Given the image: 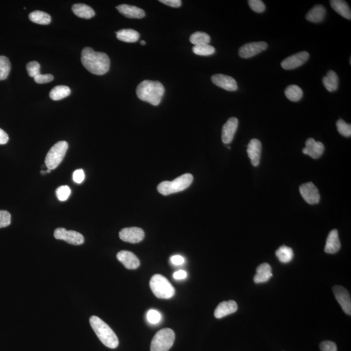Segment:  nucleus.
<instances>
[{
  "label": "nucleus",
  "mask_w": 351,
  "mask_h": 351,
  "mask_svg": "<svg viewBox=\"0 0 351 351\" xmlns=\"http://www.w3.org/2000/svg\"><path fill=\"white\" fill-rule=\"evenodd\" d=\"M210 39H210V35L207 33L197 31L191 35L189 41L195 46H198L208 45L210 43Z\"/></svg>",
  "instance_id": "obj_32"
},
{
  "label": "nucleus",
  "mask_w": 351,
  "mask_h": 351,
  "mask_svg": "<svg viewBox=\"0 0 351 351\" xmlns=\"http://www.w3.org/2000/svg\"><path fill=\"white\" fill-rule=\"evenodd\" d=\"M268 48V44L265 42H254L245 44L239 50V55L241 58L248 59L252 58L264 51Z\"/></svg>",
  "instance_id": "obj_11"
},
{
  "label": "nucleus",
  "mask_w": 351,
  "mask_h": 351,
  "mask_svg": "<svg viewBox=\"0 0 351 351\" xmlns=\"http://www.w3.org/2000/svg\"><path fill=\"white\" fill-rule=\"evenodd\" d=\"M171 262L172 264L175 266H180L184 264L185 259L183 256L180 255H174L171 258Z\"/></svg>",
  "instance_id": "obj_45"
},
{
  "label": "nucleus",
  "mask_w": 351,
  "mask_h": 351,
  "mask_svg": "<svg viewBox=\"0 0 351 351\" xmlns=\"http://www.w3.org/2000/svg\"><path fill=\"white\" fill-rule=\"evenodd\" d=\"M11 69V65L9 59L5 56H0V81L5 80Z\"/></svg>",
  "instance_id": "obj_33"
},
{
  "label": "nucleus",
  "mask_w": 351,
  "mask_h": 351,
  "mask_svg": "<svg viewBox=\"0 0 351 351\" xmlns=\"http://www.w3.org/2000/svg\"><path fill=\"white\" fill-rule=\"evenodd\" d=\"M117 258L128 270H136L140 266V260L133 252L122 251L117 254Z\"/></svg>",
  "instance_id": "obj_18"
},
{
  "label": "nucleus",
  "mask_w": 351,
  "mask_h": 351,
  "mask_svg": "<svg viewBox=\"0 0 351 351\" xmlns=\"http://www.w3.org/2000/svg\"><path fill=\"white\" fill-rule=\"evenodd\" d=\"M68 148V142L64 140L57 142L52 147L45 158V164L48 169H56L60 165L66 155Z\"/></svg>",
  "instance_id": "obj_7"
},
{
  "label": "nucleus",
  "mask_w": 351,
  "mask_h": 351,
  "mask_svg": "<svg viewBox=\"0 0 351 351\" xmlns=\"http://www.w3.org/2000/svg\"><path fill=\"white\" fill-rule=\"evenodd\" d=\"M54 75L52 74H41L39 73L34 77V81L37 83L43 84L53 81Z\"/></svg>",
  "instance_id": "obj_42"
},
{
  "label": "nucleus",
  "mask_w": 351,
  "mask_h": 351,
  "mask_svg": "<svg viewBox=\"0 0 351 351\" xmlns=\"http://www.w3.org/2000/svg\"><path fill=\"white\" fill-rule=\"evenodd\" d=\"M140 45H141L142 46L146 45V42H145L144 41H140Z\"/></svg>",
  "instance_id": "obj_48"
},
{
  "label": "nucleus",
  "mask_w": 351,
  "mask_h": 351,
  "mask_svg": "<svg viewBox=\"0 0 351 351\" xmlns=\"http://www.w3.org/2000/svg\"><path fill=\"white\" fill-rule=\"evenodd\" d=\"M175 334L171 329H163L157 332L151 343V351H168L173 346Z\"/></svg>",
  "instance_id": "obj_6"
},
{
  "label": "nucleus",
  "mask_w": 351,
  "mask_h": 351,
  "mask_svg": "<svg viewBox=\"0 0 351 351\" xmlns=\"http://www.w3.org/2000/svg\"><path fill=\"white\" fill-rule=\"evenodd\" d=\"M324 145L321 142H316L310 138L306 141V147L302 150L304 154L310 155L313 159H318L324 152Z\"/></svg>",
  "instance_id": "obj_16"
},
{
  "label": "nucleus",
  "mask_w": 351,
  "mask_h": 351,
  "mask_svg": "<svg viewBox=\"0 0 351 351\" xmlns=\"http://www.w3.org/2000/svg\"><path fill=\"white\" fill-rule=\"evenodd\" d=\"M82 64L88 71L95 75H104L108 72L110 60L106 54L94 52L91 48H83L81 52Z\"/></svg>",
  "instance_id": "obj_1"
},
{
  "label": "nucleus",
  "mask_w": 351,
  "mask_h": 351,
  "mask_svg": "<svg viewBox=\"0 0 351 351\" xmlns=\"http://www.w3.org/2000/svg\"><path fill=\"white\" fill-rule=\"evenodd\" d=\"M29 20L35 24L48 25L51 22V16L41 10H35L29 14Z\"/></svg>",
  "instance_id": "obj_28"
},
{
  "label": "nucleus",
  "mask_w": 351,
  "mask_h": 351,
  "mask_svg": "<svg viewBox=\"0 0 351 351\" xmlns=\"http://www.w3.org/2000/svg\"><path fill=\"white\" fill-rule=\"evenodd\" d=\"M72 10L75 15L79 18L90 19L95 15V12L90 6L83 3L74 4Z\"/></svg>",
  "instance_id": "obj_25"
},
{
  "label": "nucleus",
  "mask_w": 351,
  "mask_h": 351,
  "mask_svg": "<svg viewBox=\"0 0 351 351\" xmlns=\"http://www.w3.org/2000/svg\"><path fill=\"white\" fill-rule=\"evenodd\" d=\"M119 237L122 240L130 243H138L143 240L144 231L138 227L123 228L119 232Z\"/></svg>",
  "instance_id": "obj_12"
},
{
  "label": "nucleus",
  "mask_w": 351,
  "mask_h": 351,
  "mask_svg": "<svg viewBox=\"0 0 351 351\" xmlns=\"http://www.w3.org/2000/svg\"><path fill=\"white\" fill-rule=\"evenodd\" d=\"M323 83L328 91H336L339 85V78L337 73L333 70L329 71L327 75L323 77Z\"/></svg>",
  "instance_id": "obj_27"
},
{
  "label": "nucleus",
  "mask_w": 351,
  "mask_h": 351,
  "mask_svg": "<svg viewBox=\"0 0 351 351\" xmlns=\"http://www.w3.org/2000/svg\"><path fill=\"white\" fill-rule=\"evenodd\" d=\"M117 38L119 41L125 43H136L140 39L138 31L132 29H123L116 32Z\"/></svg>",
  "instance_id": "obj_26"
},
{
  "label": "nucleus",
  "mask_w": 351,
  "mask_h": 351,
  "mask_svg": "<svg viewBox=\"0 0 351 351\" xmlns=\"http://www.w3.org/2000/svg\"><path fill=\"white\" fill-rule=\"evenodd\" d=\"M193 52L198 56H209L215 53V49L211 45H203L193 46Z\"/></svg>",
  "instance_id": "obj_34"
},
{
  "label": "nucleus",
  "mask_w": 351,
  "mask_h": 351,
  "mask_svg": "<svg viewBox=\"0 0 351 351\" xmlns=\"http://www.w3.org/2000/svg\"><path fill=\"white\" fill-rule=\"evenodd\" d=\"M285 95L287 99L292 102H298L302 98L303 92L299 87L295 85H289L285 90Z\"/></svg>",
  "instance_id": "obj_31"
},
{
  "label": "nucleus",
  "mask_w": 351,
  "mask_h": 351,
  "mask_svg": "<svg viewBox=\"0 0 351 351\" xmlns=\"http://www.w3.org/2000/svg\"><path fill=\"white\" fill-rule=\"evenodd\" d=\"M151 289L157 298L169 299L175 294V289L171 282L161 275H154L150 281Z\"/></svg>",
  "instance_id": "obj_5"
},
{
  "label": "nucleus",
  "mask_w": 351,
  "mask_h": 351,
  "mask_svg": "<svg viewBox=\"0 0 351 351\" xmlns=\"http://www.w3.org/2000/svg\"><path fill=\"white\" fill-rule=\"evenodd\" d=\"M138 97L140 100L158 106L162 100L165 88L158 81L144 80L139 84L136 89Z\"/></svg>",
  "instance_id": "obj_2"
},
{
  "label": "nucleus",
  "mask_w": 351,
  "mask_h": 351,
  "mask_svg": "<svg viewBox=\"0 0 351 351\" xmlns=\"http://www.w3.org/2000/svg\"><path fill=\"white\" fill-rule=\"evenodd\" d=\"M332 8L343 17L351 20V12L350 6L344 0H332L330 1Z\"/></svg>",
  "instance_id": "obj_24"
},
{
  "label": "nucleus",
  "mask_w": 351,
  "mask_h": 351,
  "mask_svg": "<svg viewBox=\"0 0 351 351\" xmlns=\"http://www.w3.org/2000/svg\"><path fill=\"white\" fill-rule=\"evenodd\" d=\"M70 88L65 85L56 86L50 92V97L54 101L61 100L70 95Z\"/></svg>",
  "instance_id": "obj_29"
},
{
  "label": "nucleus",
  "mask_w": 351,
  "mask_h": 351,
  "mask_svg": "<svg viewBox=\"0 0 351 351\" xmlns=\"http://www.w3.org/2000/svg\"><path fill=\"white\" fill-rule=\"evenodd\" d=\"M321 351H338L337 346L331 341H324L319 345Z\"/></svg>",
  "instance_id": "obj_41"
},
{
  "label": "nucleus",
  "mask_w": 351,
  "mask_h": 351,
  "mask_svg": "<svg viewBox=\"0 0 351 351\" xmlns=\"http://www.w3.org/2000/svg\"><path fill=\"white\" fill-rule=\"evenodd\" d=\"M237 308H238V306L234 300L223 301L220 302L216 306L214 315L216 318H222V317H226V315L234 314L237 310Z\"/></svg>",
  "instance_id": "obj_19"
},
{
  "label": "nucleus",
  "mask_w": 351,
  "mask_h": 351,
  "mask_svg": "<svg viewBox=\"0 0 351 351\" xmlns=\"http://www.w3.org/2000/svg\"><path fill=\"white\" fill-rule=\"evenodd\" d=\"M161 3L165 4L170 7L178 8L182 5V1L180 0H161Z\"/></svg>",
  "instance_id": "obj_44"
},
{
  "label": "nucleus",
  "mask_w": 351,
  "mask_h": 351,
  "mask_svg": "<svg viewBox=\"0 0 351 351\" xmlns=\"http://www.w3.org/2000/svg\"><path fill=\"white\" fill-rule=\"evenodd\" d=\"M56 193L59 201H66L70 197L71 190L69 186H62L56 189Z\"/></svg>",
  "instance_id": "obj_36"
},
{
  "label": "nucleus",
  "mask_w": 351,
  "mask_h": 351,
  "mask_svg": "<svg viewBox=\"0 0 351 351\" xmlns=\"http://www.w3.org/2000/svg\"><path fill=\"white\" fill-rule=\"evenodd\" d=\"M51 172V170H50V169L46 170V172H47V173H49V172Z\"/></svg>",
  "instance_id": "obj_49"
},
{
  "label": "nucleus",
  "mask_w": 351,
  "mask_h": 351,
  "mask_svg": "<svg viewBox=\"0 0 351 351\" xmlns=\"http://www.w3.org/2000/svg\"><path fill=\"white\" fill-rule=\"evenodd\" d=\"M188 277V273L184 270H179L174 273L173 277L176 280H184Z\"/></svg>",
  "instance_id": "obj_46"
},
{
  "label": "nucleus",
  "mask_w": 351,
  "mask_h": 351,
  "mask_svg": "<svg viewBox=\"0 0 351 351\" xmlns=\"http://www.w3.org/2000/svg\"><path fill=\"white\" fill-rule=\"evenodd\" d=\"M193 180V176L191 174H185L176 178L173 181H165L157 186V191L163 195H169L180 192L188 188Z\"/></svg>",
  "instance_id": "obj_4"
},
{
  "label": "nucleus",
  "mask_w": 351,
  "mask_h": 351,
  "mask_svg": "<svg viewBox=\"0 0 351 351\" xmlns=\"http://www.w3.org/2000/svg\"><path fill=\"white\" fill-rule=\"evenodd\" d=\"M341 243L337 230H333L328 235L325 247V252L328 254H335L340 251Z\"/></svg>",
  "instance_id": "obj_20"
},
{
  "label": "nucleus",
  "mask_w": 351,
  "mask_h": 351,
  "mask_svg": "<svg viewBox=\"0 0 351 351\" xmlns=\"http://www.w3.org/2000/svg\"><path fill=\"white\" fill-rule=\"evenodd\" d=\"M40 69L41 65L37 62H31L27 64L26 69L28 75L30 77H34L40 73Z\"/></svg>",
  "instance_id": "obj_37"
},
{
  "label": "nucleus",
  "mask_w": 351,
  "mask_h": 351,
  "mask_svg": "<svg viewBox=\"0 0 351 351\" xmlns=\"http://www.w3.org/2000/svg\"><path fill=\"white\" fill-rule=\"evenodd\" d=\"M84 179H85V172L83 170L77 169L73 172V180L75 183L78 184H81L83 182Z\"/></svg>",
  "instance_id": "obj_43"
},
{
  "label": "nucleus",
  "mask_w": 351,
  "mask_h": 351,
  "mask_svg": "<svg viewBox=\"0 0 351 351\" xmlns=\"http://www.w3.org/2000/svg\"><path fill=\"white\" fill-rule=\"evenodd\" d=\"M117 9L120 13L128 18H142L145 16V12L140 8L136 6L123 4L117 6Z\"/></svg>",
  "instance_id": "obj_21"
},
{
  "label": "nucleus",
  "mask_w": 351,
  "mask_h": 351,
  "mask_svg": "<svg viewBox=\"0 0 351 351\" xmlns=\"http://www.w3.org/2000/svg\"><path fill=\"white\" fill-rule=\"evenodd\" d=\"M247 152L251 159L252 165L257 167L260 164L261 157L262 143L257 139H253L248 144Z\"/></svg>",
  "instance_id": "obj_17"
},
{
  "label": "nucleus",
  "mask_w": 351,
  "mask_h": 351,
  "mask_svg": "<svg viewBox=\"0 0 351 351\" xmlns=\"http://www.w3.org/2000/svg\"><path fill=\"white\" fill-rule=\"evenodd\" d=\"M325 15L326 9L324 6L317 5L307 13L306 18L309 22L319 23L324 20Z\"/></svg>",
  "instance_id": "obj_23"
},
{
  "label": "nucleus",
  "mask_w": 351,
  "mask_h": 351,
  "mask_svg": "<svg viewBox=\"0 0 351 351\" xmlns=\"http://www.w3.org/2000/svg\"><path fill=\"white\" fill-rule=\"evenodd\" d=\"M279 261L283 264H287L293 260V251L291 248L283 245L275 252Z\"/></svg>",
  "instance_id": "obj_30"
},
{
  "label": "nucleus",
  "mask_w": 351,
  "mask_h": 351,
  "mask_svg": "<svg viewBox=\"0 0 351 351\" xmlns=\"http://www.w3.org/2000/svg\"><path fill=\"white\" fill-rule=\"evenodd\" d=\"M146 317L148 322L153 325L157 324L161 320V314L155 310H149L147 313Z\"/></svg>",
  "instance_id": "obj_38"
},
{
  "label": "nucleus",
  "mask_w": 351,
  "mask_h": 351,
  "mask_svg": "<svg viewBox=\"0 0 351 351\" xmlns=\"http://www.w3.org/2000/svg\"><path fill=\"white\" fill-rule=\"evenodd\" d=\"M333 293L342 310L349 315H351V300L350 292L342 285H335L333 288Z\"/></svg>",
  "instance_id": "obj_9"
},
{
  "label": "nucleus",
  "mask_w": 351,
  "mask_h": 351,
  "mask_svg": "<svg viewBox=\"0 0 351 351\" xmlns=\"http://www.w3.org/2000/svg\"><path fill=\"white\" fill-rule=\"evenodd\" d=\"M248 3L252 10L258 13H262L266 10V5L261 0H249Z\"/></svg>",
  "instance_id": "obj_39"
},
{
  "label": "nucleus",
  "mask_w": 351,
  "mask_h": 351,
  "mask_svg": "<svg viewBox=\"0 0 351 351\" xmlns=\"http://www.w3.org/2000/svg\"><path fill=\"white\" fill-rule=\"evenodd\" d=\"M238 119L232 117L224 124L222 130V141L224 144H230L234 138L235 132L238 127Z\"/></svg>",
  "instance_id": "obj_15"
},
{
  "label": "nucleus",
  "mask_w": 351,
  "mask_h": 351,
  "mask_svg": "<svg viewBox=\"0 0 351 351\" xmlns=\"http://www.w3.org/2000/svg\"><path fill=\"white\" fill-rule=\"evenodd\" d=\"M272 269L268 263L260 265L256 269V274L254 277V281L256 283L267 282L272 277Z\"/></svg>",
  "instance_id": "obj_22"
},
{
  "label": "nucleus",
  "mask_w": 351,
  "mask_h": 351,
  "mask_svg": "<svg viewBox=\"0 0 351 351\" xmlns=\"http://www.w3.org/2000/svg\"><path fill=\"white\" fill-rule=\"evenodd\" d=\"M9 141V136L5 131L0 128V144H5Z\"/></svg>",
  "instance_id": "obj_47"
},
{
  "label": "nucleus",
  "mask_w": 351,
  "mask_h": 351,
  "mask_svg": "<svg viewBox=\"0 0 351 351\" xmlns=\"http://www.w3.org/2000/svg\"><path fill=\"white\" fill-rule=\"evenodd\" d=\"M89 322L94 333L104 346L110 349H115L119 346V340L116 334L104 321L93 315L90 317Z\"/></svg>",
  "instance_id": "obj_3"
},
{
  "label": "nucleus",
  "mask_w": 351,
  "mask_h": 351,
  "mask_svg": "<svg viewBox=\"0 0 351 351\" xmlns=\"http://www.w3.org/2000/svg\"><path fill=\"white\" fill-rule=\"evenodd\" d=\"M302 198L310 205H315L320 201V194L318 189L312 182L306 183L301 185L299 188Z\"/></svg>",
  "instance_id": "obj_10"
},
{
  "label": "nucleus",
  "mask_w": 351,
  "mask_h": 351,
  "mask_svg": "<svg viewBox=\"0 0 351 351\" xmlns=\"http://www.w3.org/2000/svg\"><path fill=\"white\" fill-rule=\"evenodd\" d=\"M307 52H301L285 59L281 63V66L285 70H293L305 63L309 59Z\"/></svg>",
  "instance_id": "obj_13"
},
{
  "label": "nucleus",
  "mask_w": 351,
  "mask_h": 351,
  "mask_svg": "<svg viewBox=\"0 0 351 351\" xmlns=\"http://www.w3.org/2000/svg\"><path fill=\"white\" fill-rule=\"evenodd\" d=\"M54 237L59 240H63L73 245H80L85 239L80 233L73 230H67L65 228H58L54 231Z\"/></svg>",
  "instance_id": "obj_8"
},
{
  "label": "nucleus",
  "mask_w": 351,
  "mask_h": 351,
  "mask_svg": "<svg viewBox=\"0 0 351 351\" xmlns=\"http://www.w3.org/2000/svg\"><path fill=\"white\" fill-rule=\"evenodd\" d=\"M211 81L215 85L228 91H235L238 89L236 81L233 77L224 74L212 75Z\"/></svg>",
  "instance_id": "obj_14"
},
{
  "label": "nucleus",
  "mask_w": 351,
  "mask_h": 351,
  "mask_svg": "<svg viewBox=\"0 0 351 351\" xmlns=\"http://www.w3.org/2000/svg\"><path fill=\"white\" fill-rule=\"evenodd\" d=\"M11 222V215L7 211L0 210V228L9 226Z\"/></svg>",
  "instance_id": "obj_40"
},
{
  "label": "nucleus",
  "mask_w": 351,
  "mask_h": 351,
  "mask_svg": "<svg viewBox=\"0 0 351 351\" xmlns=\"http://www.w3.org/2000/svg\"><path fill=\"white\" fill-rule=\"evenodd\" d=\"M338 131L343 136L349 138L351 136V125L350 124L346 123L344 120H338L336 123Z\"/></svg>",
  "instance_id": "obj_35"
}]
</instances>
